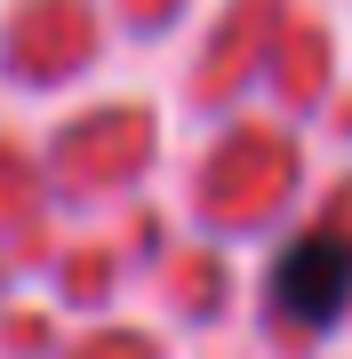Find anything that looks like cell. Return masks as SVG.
<instances>
[{"mask_svg":"<svg viewBox=\"0 0 352 359\" xmlns=\"http://www.w3.org/2000/svg\"><path fill=\"white\" fill-rule=\"evenodd\" d=\"M344 295H352V240H337V231L296 240L280 256V271H273V304L296 327H328L344 311Z\"/></svg>","mask_w":352,"mask_h":359,"instance_id":"6da1fadb","label":"cell"}]
</instances>
